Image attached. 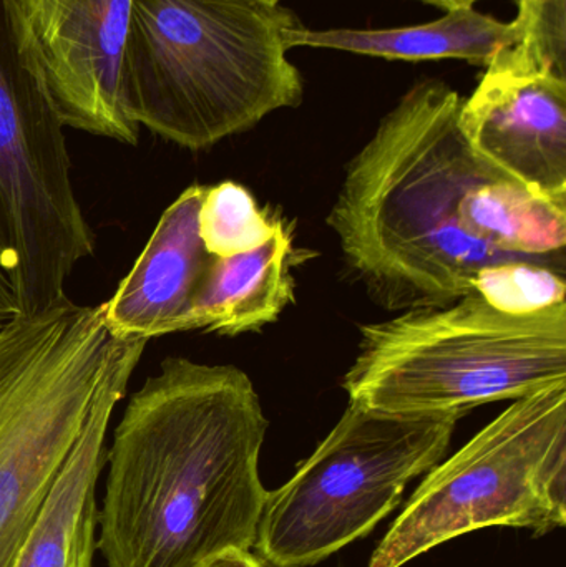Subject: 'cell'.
I'll return each instance as SVG.
<instances>
[{
  "label": "cell",
  "mask_w": 566,
  "mask_h": 567,
  "mask_svg": "<svg viewBox=\"0 0 566 567\" xmlns=\"http://www.w3.org/2000/svg\"><path fill=\"white\" fill-rule=\"evenodd\" d=\"M63 128L12 7L0 0V269L20 313L66 299L73 269L95 252Z\"/></svg>",
  "instance_id": "cell-8"
},
{
  "label": "cell",
  "mask_w": 566,
  "mask_h": 567,
  "mask_svg": "<svg viewBox=\"0 0 566 567\" xmlns=\"http://www.w3.org/2000/svg\"><path fill=\"white\" fill-rule=\"evenodd\" d=\"M461 103L447 83H415L346 166L326 219L384 309L447 306L508 262L566 272V203L482 158L462 133Z\"/></svg>",
  "instance_id": "cell-1"
},
{
  "label": "cell",
  "mask_w": 566,
  "mask_h": 567,
  "mask_svg": "<svg viewBox=\"0 0 566 567\" xmlns=\"http://www.w3.org/2000/svg\"><path fill=\"white\" fill-rule=\"evenodd\" d=\"M146 343L148 340L115 339L82 435L12 567H93L96 483L105 463L106 432Z\"/></svg>",
  "instance_id": "cell-11"
},
{
  "label": "cell",
  "mask_w": 566,
  "mask_h": 567,
  "mask_svg": "<svg viewBox=\"0 0 566 567\" xmlns=\"http://www.w3.org/2000/svg\"><path fill=\"white\" fill-rule=\"evenodd\" d=\"M198 567H268L251 551H228L208 559Z\"/></svg>",
  "instance_id": "cell-18"
},
{
  "label": "cell",
  "mask_w": 566,
  "mask_h": 567,
  "mask_svg": "<svg viewBox=\"0 0 566 567\" xmlns=\"http://www.w3.org/2000/svg\"><path fill=\"white\" fill-rule=\"evenodd\" d=\"M298 262L299 252L285 221L265 245L213 259L202 289L173 333L203 330L236 337L276 322L295 302L292 269Z\"/></svg>",
  "instance_id": "cell-13"
},
{
  "label": "cell",
  "mask_w": 566,
  "mask_h": 567,
  "mask_svg": "<svg viewBox=\"0 0 566 567\" xmlns=\"http://www.w3.org/2000/svg\"><path fill=\"white\" fill-rule=\"evenodd\" d=\"M422 2L432 3V6L441 7V9H445L449 12V10L474 7V3L478 2V0H422Z\"/></svg>",
  "instance_id": "cell-19"
},
{
  "label": "cell",
  "mask_w": 566,
  "mask_h": 567,
  "mask_svg": "<svg viewBox=\"0 0 566 567\" xmlns=\"http://www.w3.org/2000/svg\"><path fill=\"white\" fill-rule=\"evenodd\" d=\"M566 525V385L514 400L424 475L368 567H402L467 533Z\"/></svg>",
  "instance_id": "cell-7"
},
{
  "label": "cell",
  "mask_w": 566,
  "mask_h": 567,
  "mask_svg": "<svg viewBox=\"0 0 566 567\" xmlns=\"http://www.w3.org/2000/svg\"><path fill=\"white\" fill-rule=\"evenodd\" d=\"M342 377L349 403L394 413H455L566 385V302L532 313L478 293L359 327Z\"/></svg>",
  "instance_id": "cell-4"
},
{
  "label": "cell",
  "mask_w": 566,
  "mask_h": 567,
  "mask_svg": "<svg viewBox=\"0 0 566 567\" xmlns=\"http://www.w3.org/2000/svg\"><path fill=\"white\" fill-rule=\"evenodd\" d=\"M295 16L265 0H132L122 59L126 113L199 152L301 105L289 62Z\"/></svg>",
  "instance_id": "cell-3"
},
{
  "label": "cell",
  "mask_w": 566,
  "mask_h": 567,
  "mask_svg": "<svg viewBox=\"0 0 566 567\" xmlns=\"http://www.w3.org/2000/svg\"><path fill=\"white\" fill-rule=\"evenodd\" d=\"M282 219L261 212L248 188L235 182L206 186L199 206V238L213 258H231L265 245Z\"/></svg>",
  "instance_id": "cell-15"
},
{
  "label": "cell",
  "mask_w": 566,
  "mask_h": 567,
  "mask_svg": "<svg viewBox=\"0 0 566 567\" xmlns=\"http://www.w3.org/2000/svg\"><path fill=\"white\" fill-rule=\"evenodd\" d=\"M115 339L62 300L0 327V567H12L82 435Z\"/></svg>",
  "instance_id": "cell-5"
},
{
  "label": "cell",
  "mask_w": 566,
  "mask_h": 567,
  "mask_svg": "<svg viewBox=\"0 0 566 567\" xmlns=\"http://www.w3.org/2000/svg\"><path fill=\"white\" fill-rule=\"evenodd\" d=\"M206 186L192 185L165 209L142 255L102 303L113 339L152 340L173 333L213 265L199 238Z\"/></svg>",
  "instance_id": "cell-12"
},
{
  "label": "cell",
  "mask_w": 566,
  "mask_h": 567,
  "mask_svg": "<svg viewBox=\"0 0 566 567\" xmlns=\"http://www.w3.org/2000/svg\"><path fill=\"white\" fill-rule=\"evenodd\" d=\"M462 99L469 145L495 168L550 202L566 203V80L498 53Z\"/></svg>",
  "instance_id": "cell-10"
},
{
  "label": "cell",
  "mask_w": 566,
  "mask_h": 567,
  "mask_svg": "<svg viewBox=\"0 0 566 567\" xmlns=\"http://www.w3.org/2000/svg\"><path fill=\"white\" fill-rule=\"evenodd\" d=\"M521 39L517 19L501 22L474 7L449 10L447 16L434 22L399 29L309 30L296 23L285 30L288 50L312 47L408 62L461 59L478 66H488L498 53L517 45Z\"/></svg>",
  "instance_id": "cell-14"
},
{
  "label": "cell",
  "mask_w": 566,
  "mask_h": 567,
  "mask_svg": "<svg viewBox=\"0 0 566 567\" xmlns=\"http://www.w3.org/2000/svg\"><path fill=\"white\" fill-rule=\"evenodd\" d=\"M268 425L241 369L166 357L106 452L96 518L106 567H198L251 551L269 493L259 475Z\"/></svg>",
  "instance_id": "cell-2"
},
{
  "label": "cell",
  "mask_w": 566,
  "mask_h": 567,
  "mask_svg": "<svg viewBox=\"0 0 566 567\" xmlns=\"http://www.w3.org/2000/svg\"><path fill=\"white\" fill-rule=\"evenodd\" d=\"M474 292L502 312L532 313L566 302V278L548 266L508 262L482 271Z\"/></svg>",
  "instance_id": "cell-16"
},
{
  "label": "cell",
  "mask_w": 566,
  "mask_h": 567,
  "mask_svg": "<svg viewBox=\"0 0 566 567\" xmlns=\"http://www.w3.org/2000/svg\"><path fill=\"white\" fill-rule=\"evenodd\" d=\"M265 2L279 3V0H265Z\"/></svg>",
  "instance_id": "cell-20"
},
{
  "label": "cell",
  "mask_w": 566,
  "mask_h": 567,
  "mask_svg": "<svg viewBox=\"0 0 566 567\" xmlns=\"http://www.w3.org/2000/svg\"><path fill=\"white\" fill-rule=\"evenodd\" d=\"M522 39L511 52L522 65L566 80V0H518Z\"/></svg>",
  "instance_id": "cell-17"
},
{
  "label": "cell",
  "mask_w": 566,
  "mask_h": 567,
  "mask_svg": "<svg viewBox=\"0 0 566 567\" xmlns=\"http://www.w3.org/2000/svg\"><path fill=\"white\" fill-rule=\"evenodd\" d=\"M23 45L63 126L135 146L122 96L132 0H9Z\"/></svg>",
  "instance_id": "cell-9"
},
{
  "label": "cell",
  "mask_w": 566,
  "mask_h": 567,
  "mask_svg": "<svg viewBox=\"0 0 566 567\" xmlns=\"http://www.w3.org/2000/svg\"><path fill=\"white\" fill-rule=\"evenodd\" d=\"M461 419L349 403L292 478L268 493L256 556L268 567H309L364 538L409 483L445 458Z\"/></svg>",
  "instance_id": "cell-6"
}]
</instances>
